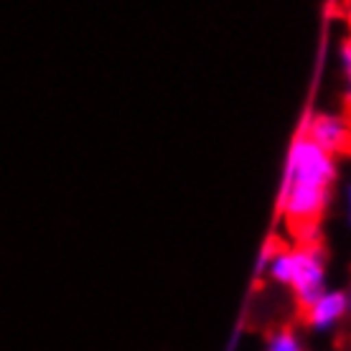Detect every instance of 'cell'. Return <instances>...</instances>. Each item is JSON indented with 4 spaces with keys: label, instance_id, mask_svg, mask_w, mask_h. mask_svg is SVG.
Returning <instances> with one entry per match:
<instances>
[{
    "label": "cell",
    "instance_id": "3",
    "mask_svg": "<svg viewBox=\"0 0 351 351\" xmlns=\"http://www.w3.org/2000/svg\"><path fill=\"white\" fill-rule=\"evenodd\" d=\"M308 141L324 148L331 156H351V120L343 114H316L306 132Z\"/></svg>",
    "mask_w": 351,
    "mask_h": 351
},
{
    "label": "cell",
    "instance_id": "6",
    "mask_svg": "<svg viewBox=\"0 0 351 351\" xmlns=\"http://www.w3.org/2000/svg\"><path fill=\"white\" fill-rule=\"evenodd\" d=\"M346 306H349V316H351V288H349V293H346Z\"/></svg>",
    "mask_w": 351,
    "mask_h": 351
},
{
    "label": "cell",
    "instance_id": "1",
    "mask_svg": "<svg viewBox=\"0 0 351 351\" xmlns=\"http://www.w3.org/2000/svg\"><path fill=\"white\" fill-rule=\"evenodd\" d=\"M267 270L272 280L293 290L300 308L326 290V255L318 239L298 242L295 247L272 245L267 252Z\"/></svg>",
    "mask_w": 351,
    "mask_h": 351
},
{
    "label": "cell",
    "instance_id": "5",
    "mask_svg": "<svg viewBox=\"0 0 351 351\" xmlns=\"http://www.w3.org/2000/svg\"><path fill=\"white\" fill-rule=\"evenodd\" d=\"M265 351H306L303 341H300V336L288 328V326H282L278 331H272L267 336V341H265Z\"/></svg>",
    "mask_w": 351,
    "mask_h": 351
},
{
    "label": "cell",
    "instance_id": "4",
    "mask_svg": "<svg viewBox=\"0 0 351 351\" xmlns=\"http://www.w3.org/2000/svg\"><path fill=\"white\" fill-rule=\"evenodd\" d=\"M346 316H349L346 293H339V290H324L316 300H311L303 308V318H306L308 328H313L318 334L334 331Z\"/></svg>",
    "mask_w": 351,
    "mask_h": 351
},
{
    "label": "cell",
    "instance_id": "7",
    "mask_svg": "<svg viewBox=\"0 0 351 351\" xmlns=\"http://www.w3.org/2000/svg\"><path fill=\"white\" fill-rule=\"evenodd\" d=\"M349 219H351V189H349Z\"/></svg>",
    "mask_w": 351,
    "mask_h": 351
},
{
    "label": "cell",
    "instance_id": "2",
    "mask_svg": "<svg viewBox=\"0 0 351 351\" xmlns=\"http://www.w3.org/2000/svg\"><path fill=\"white\" fill-rule=\"evenodd\" d=\"M336 178V160L331 153L318 148L313 141L300 138L290 150L288 186H308L328 191Z\"/></svg>",
    "mask_w": 351,
    "mask_h": 351
}]
</instances>
